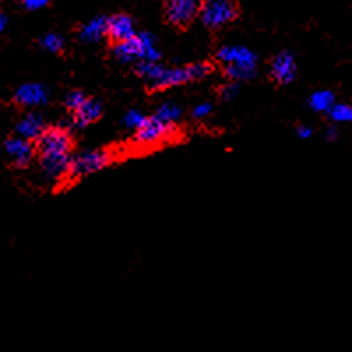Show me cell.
<instances>
[{
	"label": "cell",
	"instance_id": "obj_1",
	"mask_svg": "<svg viewBox=\"0 0 352 352\" xmlns=\"http://www.w3.org/2000/svg\"><path fill=\"white\" fill-rule=\"evenodd\" d=\"M72 140L62 127L44 129L37 140V152L41 157V169L50 180H58L69 173L71 166Z\"/></svg>",
	"mask_w": 352,
	"mask_h": 352
},
{
	"label": "cell",
	"instance_id": "obj_2",
	"mask_svg": "<svg viewBox=\"0 0 352 352\" xmlns=\"http://www.w3.org/2000/svg\"><path fill=\"white\" fill-rule=\"evenodd\" d=\"M136 72L141 78L146 80L150 90H160V88L178 87V85L190 83L197 81L201 78H206L212 72V67L208 64H192L185 67H162L157 62L141 60L138 62Z\"/></svg>",
	"mask_w": 352,
	"mask_h": 352
},
{
	"label": "cell",
	"instance_id": "obj_3",
	"mask_svg": "<svg viewBox=\"0 0 352 352\" xmlns=\"http://www.w3.org/2000/svg\"><path fill=\"white\" fill-rule=\"evenodd\" d=\"M217 58L224 64L226 74L232 81L250 80L256 74L257 55L245 46H224L219 50Z\"/></svg>",
	"mask_w": 352,
	"mask_h": 352
},
{
	"label": "cell",
	"instance_id": "obj_4",
	"mask_svg": "<svg viewBox=\"0 0 352 352\" xmlns=\"http://www.w3.org/2000/svg\"><path fill=\"white\" fill-rule=\"evenodd\" d=\"M113 53L120 62H159L160 52L155 44V37L148 32L136 34L134 37L116 43Z\"/></svg>",
	"mask_w": 352,
	"mask_h": 352
},
{
	"label": "cell",
	"instance_id": "obj_5",
	"mask_svg": "<svg viewBox=\"0 0 352 352\" xmlns=\"http://www.w3.org/2000/svg\"><path fill=\"white\" fill-rule=\"evenodd\" d=\"M109 164H111V153L106 150H88V152H81L72 157L67 176L78 180L83 176L94 175Z\"/></svg>",
	"mask_w": 352,
	"mask_h": 352
},
{
	"label": "cell",
	"instance_id": "obj_6",
	"mask_svg": "<svg viewBox=\"0 0 352 352\" xmlns=\"http://www.w3.org/2000/svg\"><path fill=\"white\" fill-rule=\"evenodd\" d=\"M199 16L206 27L217 30L236 20L238 6L231 0H206Z\"/></svg>",
	"mask_w": 352,
	"mask_h": 352
},
{
	"label": "cell",
	"instance_id": "obj_7",
	"mask_svg": "<svg viewBox=\"0 0 352 352\" xmlns=\"http://www.w3.org/2000/svg\"><path fill=\"white\" fill-rule=\"evenodd\" d=\"M203 0H166V18L175 27L185 28L201 14Z\"/></svg>",
	"mask_w": 352,
	"mask_h": 352
},
{
	"label": "cell",
	"instance_id": "obj_8",
	"mask_svg": "<svg viewBox=\"0 0 352 352\" xmlns=\"http://www.w3.org/2000/svg\"><path fill=\"white\" fill-rule=\"evenodd\" d=\"M173 127H175V124L164 120L162 116H159L155 113L153 116H148V118H146V122H144V124L138 129L136 138L140 143H144V144L157 143V141L168 138L169 134L173 132Z\"/></svg>",
	"mask_w": 352,
	"mask_h": 352
},
{
	"label": "cell",
	"instance_id": "obj_9",
	"mask_svg": "<svg viewBox=\"0 0 352 352\" xmlns=\"http://www.w3.org/2000/svg\"><path fill=\"white\" fill-rule=\"evenodd\" d=\"M14 100L25 108H36L48 102V88L41 83H25L14 94Z\"/></svg>",
	"mask_w": 352,
	"mask_h": 352
},
{
	"label": "cell",
	"instance_id": "obj_10",
	"mask_svg": "<svg viewBox=\"0 0 352 352\" xmlns=\"http://www.w3.org/2000/svg\"><path fill=\"white\" fill-rule=\"evenodd\" d=\"M272 76L276 83L287 85L296 78V58L289 52H282L272 60Z\"/></svg>",
	"mask_w": 352,
	"mask_h": 352
},
{
	"label": "cell",
	"instance_id": "obj_11",
	"mask_svg": "<svg viewBox=\"0 0 352 352\" xmlns=\"http://www.w3.org/2000/svg\"><path fill=\"white\" fill-rule=\"evenodd\" d=\"M6 153L14 160V164L25 168L32 162L34 155H36V150H34L32 143L25 138H11V140L6 141Z\"/></svg>",
	"mask_w": 352,
	"mask_h": 352
},
{
	"label": "cell",
	"instance_id": "obj_12",
	"mask_svg": "<svg viewBox=\"0 0 352 352\" xmlns=\"http://www.w3.org/2000/svg\"><path fill=\"white\" fill-rule=\"evenodd\" d=\"M136 36V27L134 21L127 14H115V16L108 18V37L113 43H122L131 37Z\"/></svg>",
	"mask_w": 352,
	"mask_h": 352
},
{
	"label": "cell",
	"instance_id": "obj_13",
	"mask_svg": "<svg viewBox=\"0 0 352 352\" xmlns=\"http://www.w3.org/2000/svg\"><path fill=\"white\" fill-rule=\"evenodd\" d=\"M102 115V104L96 99H87L76 111L72 113V124L78 129H83L87 125L97 122Z\"/></svg>",
	"mask_w": 352,
	"mask_h": 352
},
{
	"label": "cell",
	"instance_id": "obj_14",
	"mask_svg": "<svg viewBox=\"0 0 352 352\" xmlns=\"http://www.w3.org/2000/svg\"><path fill=\"white\" fill-rule=\"evenodd\" d=\"M46 125H44L43 116L37 115V113H30V115L23 116L16 125V132L25 140L32 141L39 140V136L44 132Z\"/></svg>",
	"mask_w": 352,
	"mask_h": 352
},
{
	"label": "cell",
	"instance_id": "obj_15",
	"mask_svg": "<svg viewBox=\"0 0 352 352\" xmlns=\"http://www.w3.org/2000/svg\"><path fill=\"white\" fill-rule=\"evenodd\" d=\"M104 36H108V18L96 16L81 27L80 39L85 43H97Z\"/></svg>",
	"mask_w": 352,
	"mask_h": 352
},
{
	"label": "cell",
	"instance_id": "obj_16",
	"mask_svg": "<svg viewBox=\"0 0 352 352\" xmlns=\"http://www.w3.org/2000/svg\"><path fill=\"white\" fill-rule=\"evenodd\" d=\"M308 104L314 111L319 113H329V109L336 104L335 102V96H333L329 90H319V92H314L310 96V100H308Z\"/></svg>",
	"mask_w": 352,
	"mask_h": 352
},
{
	"label": "cell",
	"instance_id": "obj_17",
	"mask_svg": "<svg viewBox=\"0 0 352 352\" xmlns=\"http://www.w3.org/2000/svg\"><path fill=\"white\" fill-rule=\"evenodd\" d=\"M155 113L159 116H162L164 120L171 122V124H176V122L180 120V116H182L180 106H176L175 102H164V104H160Z\"/></svg>",
	"mask_w": 352,
	"mask_h": 352
},
{
	"label": "cell",
	"instance_id": "obj_18",
	"mask_svg": "<svg viewBox=\"0 0 352 352\" xmlns=\"http://www.w3.org/2000/svg\"><path fill=\"white\" fill-rule=\"evenodd\" d=\"M329 118L336 124L352 122V106L351 104H335L329 109Z\"/></svg>",
	"mask_w": 352,
	"mask_h": 352
},
{
	"label": "cell",
	"instance_id": "obj_19",
	"mask_svg": "<svg viewBox=\"0 0 352 352\" xmlns=\"http://www.w3.org/2000/svg\"><path fill=\"white\" fill-rule=\"evenodd\" d=\"M44 50H48L50 53H60L64 48V39L58 34H48L41 39Z\"/></svg>",
	"mask_w": 352,
	"mask_h": 352
},
{
	"label": "cell",
	"instance_id": "obj_20",
	"mask_svg": "<svg viewBox=\"0 0 352 352\" xmlns=\"http://www.w3.org/2000/svg\"><path fill=\"white\" fill-rule=\"evenodd\" d=\"M146 118H148V116H144L141 111H138V109H132V111H129L127 115H125L124 124L127 125L129 129H136L138 131V129H140L141 125L146 122Z\"/></svg>",
	"mask_w": 352,
	"mask_h": 352
},
{
	"label": "cell",
	"instance_id": "obj_21",
	"mask_svg": "<svg viewBox=\"0 0 352 352\" xmlns=\"http://www.w3.org/2000/svg\"><path fill=\"white\" fill-rule=\"evenodd\" d=\"M85 100H87V97H85L81 92H71L67 97H65V106H67L69 111L74 113L81 104H83Z\"/></svg>",
	"mask_w": 352,
	"mask_h": 352
},
{
	"label": "cell",
	"instance_id": "obj_22",
	"mask_svg": "<svg viewBox=\"0 0 352 352\" xmlns=\"http://www.w3.org/2000/svg\"><path fill=\"white\" fill-rule=\"evenodd\" d=\"M212 109H213L212 102H201V104H197L196 108L192 109V116L194 118H197V120H203V118H206V116L212 113Z\"/></svg>",
	"mask_w": 352,
	"mask_h": 352
},
{
	"label": "cell",
	"instance_id": "obj_23",
	"mask_svg": "<svg viewBox=\"0 0 352 352\" xmlns=\"http://www.w3.org/2000/svg\"><path fill=\"white\" fill-rule=\"evenodd\" d=\"M238 94V85L236 83H229L226 85L224 88H222V97H224L226 100H231L232 97H236Z\"/></svg>",
	"mask_w": 352,
	"mask_h": 352
},
{
	"label": "cell",
	"instance_id": "obj_24",
	"mask_svg": "<svg viewBox=\"0 0 352 352\" xmlns=\"http://www.w3.org/2000/svg\"><path fill=\"white\" fill-rule=\"evenodd\" d=\"M50 0H23V4L27 9H41L48 4Z\"/></svg>",
	"mask_w": 352,
	"mask_h": 352
},
{
	"label": "cell",
	"instance_id": "obj_25",
	"mask_svg": "<svg viewBox=\"0 0 352 352\" xmlns=\"http://www.w3.org/2000/svg\"><path fill=\"white\" fill-rule=\"evenodd\" d=\"M312 134H314V131L310 127H300V129H298V136L303 138V140H308V138L312 136Z\"/></svg>",
	"mask_w": 352,
	"mask_h": 352
},
{
	"label": "cell",
	"instance_id": "obj_26",
	"mask_svg": "<svg viewBox=\"0 0 352 352\" xmlns=\"http://www.w3.org/2000/svg\"><path fill=\"white\" fill-rule=\"evenodd\" d=\"M4 28H6V18H4V14L0 12V32H2Z\"/></svg>",
	"mask_w": 352,
	"mask_h": 352
},
{
	"label": "cell",
	"instance_id": "obj_27",
	"mask_svg": "<svg viewBox=\"0 0 352 352\" xmlns=\"http://www.w3.org/2000/svg\"><path fill=\"white\" fill-rule=\"evenodd\" d=\"M336 138V131L335 129H329L328 131V140H335Z\"/></svg>",
	"mask_w": 352,
	"mask_h": 352
}]
</instances>
